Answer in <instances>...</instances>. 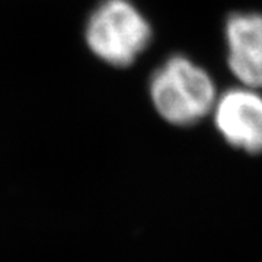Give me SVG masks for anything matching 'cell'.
Instances as JSON below:
<instances>
[{"label": "cell", "instance_id": "cell-4", "mask_svg": "<svg viewBox=\"0 0 262 262\" xmlns=\"http://www.w3.org/2000/svg\"><path fill=\"white\" fill-rule=\"evenodd\" d=\"M227 66L237 82L262 89V13L234 12L225 25Z\"/></svg>", "mask_w": 262, "mask_h": 262}, {"label": "cell", "instance_id": "cell-3", "mask_svg": "<svg viewBox=\"0 0 262 262\" xmlns=\"http://www.w3.org/2000/svg\"><path fill=\"white\" fill-rule=\"evenodd\" d=\"M258 91L236 86L219 95L213 110L222 137L248 153H262V95Z\"/></svg>", "mask_w": 262, "mask_h": 262}, {"label": "cell", "instance_id": "cell-2", "mask_svg": "<svg viewBox=\"0 0 262 262\" xmlns=\"http://www.w3.org/2000/svg\"><path fill=\"white\" fill-rule=\"evenodd\" d=\"M153 31L131 0H102L84 28L89 50L114 67L131 66L149 47Z\"/></svg>", "mask_w": 262, "mask_h": 262}, {"label": "cell", "instance_id": "cell-1", "mask_svg": "<svg viewBox=\"0 0 262 262\" xmlns=\"http://www.w3.org/2000/svg\"><path fill=\"white\" fill-rule=\"evenodd\" d=\"M149 94L156 113L178 127L201 121L213 113L219 98L210 73L182 54L168 57L151 73Z\"/></svg>", "mask_w": 262, "mask_h": 262}]
</instances>
